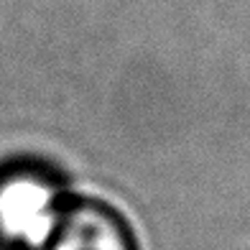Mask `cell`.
<instances>
[{"label":"cell","instance_id":"6da1fadb","mask_svg":"<svg viewBox=\"0 0 250 250\" xmlns=\"http://www.w3.org/2000/svg\"><path fill=\"white\" fill-rule=\"evenodd\" d=\"M64 181L36 161L0 166V248L36 250L69 202Z\"/></svg>","mask_w":250,"mask_h":250},{"label":"cell","instance_id":"7a4b0ae2","mask_svg":"<svg viewBox=\"0 0 250 250\" xmlns=\"http://www.w3.org/2000/svg\"><path fill=\"white\" fill-rule=\"evenodd\" d=\"M36 250H138L133 227L112 204L69 197L51 235Z\"/></svg>","mask_w":250,"mask_h":250}]
</instances>
